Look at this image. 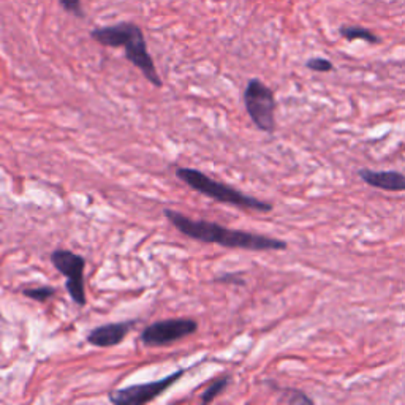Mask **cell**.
Masks as SVG:
<instances>
[{"instance_id":"6da1fadb","label":"cell","mask_w":405,"mask_h":405,"mask_svg":"<svg viewBox=\"0 0 405 405\" xmlns=\"http://www.w3.org/2000/svg\"><path fill=\"white\" fill-rule=\"evenodd\" d=\"M163 216L175 227L179 233L195 239L200 242L218 244L228 249H242L252 252H266V250H285L288 247L287 241L277 237L263 236L258 233H250L244 230L227 228L221 223L208 221H192L187 216L172 209H163Z\"/></svg>"},{"instance_id":"7a4b0ae2","label":"cell","mask_w":405,"mask_h":405,"mask_svg":"<svg viewBox=\"0 0 405 405\" xmlns=\"http://www.w3.org/2000/svg\"><path fill=\"white\" fill-rule=\"evenodd\" d=\"M90 37L97 43L110 48H124L125 57L130 64H134L138 70H141L144 78L155 86L162 88L163 83L155 70L154 61L148 51V45L143 35V30L136 24L121 23L116 25H108V28H98L90 32Z\"/></svg>"},{"instance_id":"3957f363","label":"cell","mask_w":405,"mask_h":405,"mask_svg":"<svg viewBox=\"0 0 405 405\" xmlns=\"http://www.w3.org/2000/svg\"><path fill=\"white\" fill-rule=\"evenodd\" d=\"M176 177L181 179L184 184H187L190 189L200 192L204 196L212 198V200H216L218 203L236 206V208L242 209L264 212V214L272 211L271 203L258 200L255 196L245 195L241 190L231 187L228 184L214 181V179L209 177L208 175H204L200 170L177 167Z\"/></svg>"},{"instance_id":"277c9868","label":"cell","mask_w":405,"mask_h":405,"mask_svg":"<svg viewBox=\"0 0 405 405\" xmlns=\"http://www.w3.org/2000/svg\"><path fill=\"white\" fill-rule=\"evenodd\" d=\"M244 106L255 127L266 134L276 131V97L260 79H250L242 95Z\"/></svg>"},{"instance_id":"5b68a950","label":"cell","mask_w":405,"mask_h":405,"mask_svg":"<svg viewBox=\"0 0 405 405\" xmlns=\"http://www.w3.org/2000/svg\"><path fill=\"white\" fill-rule=\"evenodd\" d=\"M187 368L177 369L172 372L171 375L162 378V380L149 382V383H139V385H130V387L119 388L111 391L108 399L110 402L116 405H143L157 399L162 396L165 391L171 388L177 380H181L182 375L187 372Z\"/></svg>"},{"instance_id":"8992f818","label":"cell","mask_w":405,"mask_h":405,"mask_svg":"<svg viewBox=\"0 0 405 405\" xmlns=\"http://www.w3.org/2000/svg\"><path fill=\"white\" fill-rule=\"evenodd\" d=\"M196 329L198 323L192 318H168L146 327L139 334V341L146 347H168L195 334Z\"/></svg>"},{"instance_id":"52a82bcc","label":"cell","mask_w":405,"mask_h":405,"mask_svg":"<svg viewBox=\"0 0 405 405\" xmlns=\"http://www.w3.org/2000/svg\"><path fill=\"white\" fill-rule=\"evenodd\" d=\"M49 258L51 263L54 264V268L61 272L62 276L67 277L65 287H67L73 303L78 304L79 307H84L86 303H88L84 290V257L67 249H57L52 252Z\"/></svg>"},{"instance_id":"ba28073f","label":"cell","mask_w":405,"mask_h":405,"mask_svg":"<svg viewBox=\"0 0 405 405\" xmlns=\"http://www.w3.org/2000/svg\"><path fill=\"white\" fill-rule=\"evenodd\" d=\"M138 320H125L119 323H108L97 327L86 336L88 344L94 345V347H115L124 342V339L130 334V331L136 327Z\"/></svg>"},{"instance_id":"9c48e42d","label":"cell","mask_w":405,"mask_h":405,"mask_svg":"<svg viewBox=\"0 0 405 405\" xmlns=\"http://www.w3.org/2000/svg\"><path fill=\"white\" fill-rule=\"evenodd\" d=\"M360 177L370 187L388 190V192H402L405 190V175L397 171H372L360 170Z\"/></svg>"},{"instance_id":"30bf717a","label":"cell","mask_w":405,"mask_h":405,"mask_svg":"<svg viewBox=\"0 0 405 405\" xmlns=\"http://www.w3.org/2000/svg\"><path fill=\"white\" fill-rule=\"evenodd\" d=\"M230 385V377L225 375L222 378H217V380L212 382L208 388L204 389V393L201 394L203 404H211L212 401H216V397L221 396L227 387Z\"/></svg>"},{"instance_id":"8fae6325","label":"cell","mask_w":405,"mask_h":405,"mask_svg":"<svg viewBox=\"0 0 405 405\" xmlns=\"http://www.w3.org/2000/svg\"><path fill=\"white\" fill-rule=\"evenodd\" d=\"M341 35L347 40H364L368 43H378V38L372 34L370 30L363 28H355V25H345L341 28Z\"/></svg>"},{"instance_id":"7c38bea8","label":"cell","mask_w":405,"mask_h":405,"mask_svg":"<svg viewBox=\"0 0 405 405\" xmlns=\"http://www.w3.org/2000/svg\"><path fill=\"white\" fill-rule=\"evenodd\" d=\"M23 295L29 300H34L38 303H46L56 295V288L52 287H37V288H24Z\"/></svg>"},{"instance_id":"4fadbf2b","label":"cell","mask_w":405,"mask_h":405,"mask_svg":"<svg viewBox=\"0 0 405 405\" xmlns=\"http://www.w3.org/2000/svg\"><path fill=\"white\" fill-rule=\"evenodd\" d=\"M305 67L312 71H318V73H327L333 70V64H331L328 59H323V57H314V59H309L307 62H305Z\"/></svg>"},{"instance_id":"5bb4252c","label":"cell","mask_w":405,"mask_h":405,"mask_svg":"<svg viewBox=\"0 0 405 405\" xmlns=\"http://www.w3.org/2000/svg\"><path fill=\"white\" fill-rule=\"evenodd\" d=\"M285 397H282V402H290V404H312L314 401L310 399V397L305 394V393H301V391H295V389H287L285 391Z\"/></svg>"},{"instance_id":"9a60e30c","label":"cell","mask_w":405,"mask_h":405,"mask_svg":"<svg viewBox=\"0 0 405 405\" xmlns=\"http://www.w3.org/2000/svg\"><path fill=\"white\" fill-rule=\"evenodd\" d=\"M62 5V8L65 11L71 13V15L83 16V8H81V0H59Z\"/></svg>"},{"instance_id":"2e32d148","label":"cell","mask_w":405,"mask_h":405,"mask_svg":"<svg viewBox=\"0 0 405 405\" xmlns=\"http://www.w3.org/2000/svg\"><path fill=\"white\" fill-rule=\"evenodd\" d=\"M214 282L218 283H236V285H244L245 281L241 276H233V274H225V276H218L214 278Z\"/></svg>"}]
</instances>
